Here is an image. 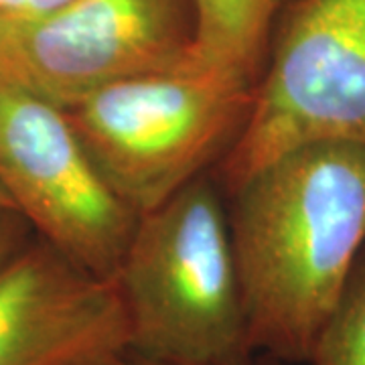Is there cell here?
<instances>
[{"instance_id": "cell-6", "label": "cell", "mask_w": 365, "mask_h": 365, "mask_svg": "<svg viewBox=\"0 0 365 365\" xmlns=\"http://www.w3.org/2000/svg\"><path fill=\"white\" fill-rule=\"evenodd\" d=\"M0 189L39 240L114 280L138 215L93 167L66 110L4 81Z\"/></svg>"}, {"instance_id": "cell-3", "label": "cell", "mask_w": 365, "mask_h": 365, "mask_svg": "<svg viewBox=\"0 0 365 365\" xmlns=\"http://www.w3.org/2000/svg\"><path fill=\"white\" fill-rule=\"evenodd\" d=\"M256 86L191 63L126 79L66 110L114 195L143 215L227 155Z\"/></svg>"}, {"instance_id": "cell-2", "label": "cell", "mask_w": 365, "mask_h": 365, "mask_svg": "<svg viewBox=\"0 0 365 365\" xmlns=\"http://www.w3.org/2000/svg\"><path fill=\"white\" fill-rule=\"evenodd\" d=\"M114 280L134 355L199 364L250 353L230 213L207 177L138 215Z\"/></svg>"}, {"instance_id": "cell-13", "label": "cell", "mask_w": 365, "mask_h": 365, "mask_svg": "<svg viewBox=\"0 0 365 365\" xmlns=\"http://www.w3.org/2000/svg\"><path fill=\"white\" fill-rule=\"evenodd\" d=\"M0 209H13L14 211V207L11 205V201H9V197L4 195V191H2V189H0Z\"/></svg>"}, {"instance_id": "cell-5", "label": "cell", "mask_w": 365, "mask_h": 365, "mask_svg": "<svg viewBox=\"0 0 365 365\" xmlns=\"http://www.w3.org/2000/svg\"><path fill=\"white\" fill-rule=\"evenodd\" d=\"M195 26L193 0H69L0 23V81L71 110L108 86L182 66Z\"/></svg>"}, {"instance_id": "cell-11", "label": "cell", "mask_w": 365, "mask_h": 365, "mask_svg": "<svg viewBox=\"0 0 365 365\" xmlns=\"http://www.w3.org/2000/svg\"><path fill=\"white\" fill-rule=\"evenodd\" d=\"M69 0H0V23L29 21L67 4Z\"/></svg>"}, {"instance_id": "cell-10", "label": "cell", "mask_w": 365, "mask_h": 365, "mask_svg": "<svg viewBox=\"0 0 365 365\" xmlns=\"http://www.w3.org/2000/svg\"><path fill=\"white\" fill-rule=\"evenodd\" d=\"M29 223L13 209H0V266L25 246Z\"/></svg>"}, {"instance_id": "cell-8", "label": "cell", "mask_w": 365, "mask_h": 365, "mask_svg": "<svg viewBox=\"0 0 365 365\" xmlns=\"http://www.w3.org/2000/svg\"><path fill=\"white\" fill-rule=\"evenodd\" d=\"M294 0H193L189 61L256 86L280 16Z\"/></svg>"}, {"instance_id": "cell-1", "label": "cell", "mask_w": 365, "mask_h": 365, "mask_svg": "<svg viewBox=\"0 0 365 365\" xmlns=\"http://www.w3.org/2000/svg\"><path fill=\"white\" fill-rule=\"evenodd\" d=\"M232 193L250 351L307 361L365 244V148L302 146Z\"/></svg>"}, {"instance_id": "cell-9", "label": "cell", "mask_w": 365, "mask_h": 365, "mask_svg": "<svg viewBox=\"0 0 365 365\" xmlns=\"http://www.w3.org/2000/svg\"><path fill=\"white\" fill-rule=\"evenodd\" d=\"M309 365H365V260L317 335Z\"/></svg>"}, {"instance_id": "cell-4", "label": "cell", "mask_w": 365, "mask_h": 365, "mask_svg": "<svg viewBox=\"0 0 365 365\" xmlns=\"http://www.w3.org/2000/svg\"><path fill=\"white\" fill-rule=\"evenodd\" d=\"M321 143L365 148V0H294L284 11L223 181L234 191L274 158Z\"/></svg>"}, {"instance_id": "cell-7", "label": "cell", "mask_w": 365, "mask_h": 365, "mask_svg": "<svg viewBox=\"0 0 365 365\" xmlns=\"http://www.w3.org/2000/svg\"><path fill=\"white\" fill-rule=\"evenodd\" d=\"M128 353L116 280L79 268L43 240L0 266V365H118Z\"/></svg>"}, {"instance_id": "cell-12", "label": "cell", "mask_w": 365, "mask_h": 365, "mask_svg": "<svg viewBox=\"0 0 365 365\" xmlns=\"http://www.w3.org/2000/svg\"><path fill=\"white\" fill-rule=\"evenodd\" d=\"M118 365H250L246 361V355L232 357V359H220V361H199V364H179V361H157V359H146L140 355L128 353Z\"/></svg>"}]
</instances>
